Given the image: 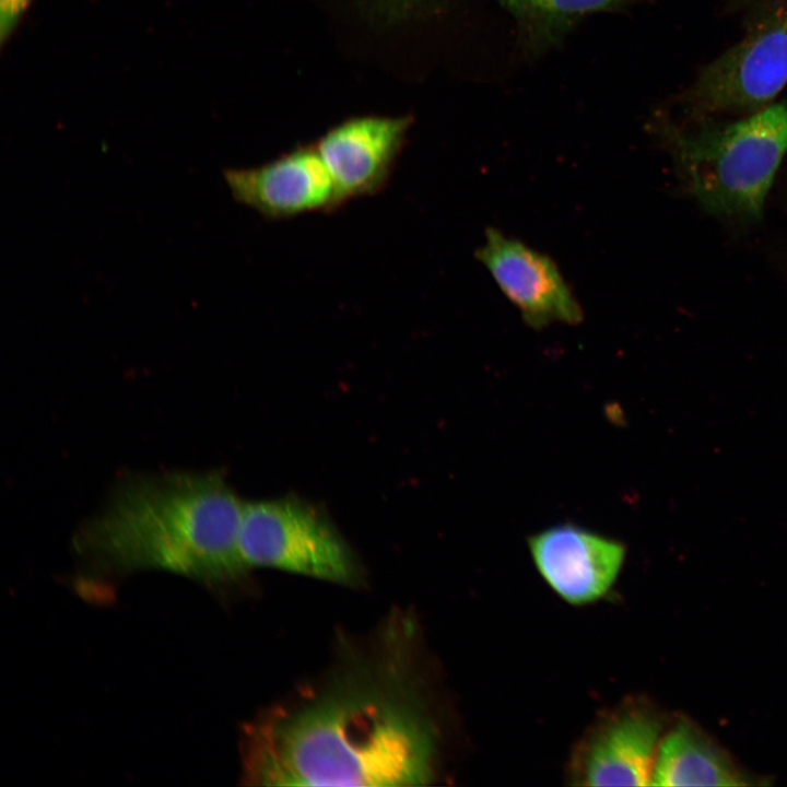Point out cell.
Instances as JSON below:
<instances>
[{"label":"cell","instance_id":"obj_1","mask_svg":"<svg viewBox=\"0 0 787 787\" xmlns=\"http://www.w3.org/2000/svg\"><path fill=\"white\" fill-rule=\"evenodd\" d=\"M343 683L246 732L244 778L265 786H419L434 776L435 736L410 697Z\"/></svg>","mask_w":787,"mask_h":787},{"label":"cell","instance_id":"obj_2","mask_svg":"<svg viewBox=\"0 0 787 787\" xmlns=\"http://www.w3.org/2000/svg\"><path fill=\"white\" fill-rule=\"evenodd\" d=\"M243 509L218 470L132 472L79 527L73 545L104 575L162 569L223 584L249 569L239 547Z\"/></svg>","mask_w":787,"mask_h":787},{"label":"cell","instance_id":"obj_3","mask_svg":"<svg viewBox=\"0 0 787 787\" xmlns=\"http://www.w3.org/2000/svg\"><path fill=\"white\" fill-rule=\"evenodd\" d=\"M690 190L708 212L759 219L787 153V104L766 106L731 124L692 129L656 120Z\"/></svg>","mask_w":787,"mask_h":787},{"label":"cell","instance_id":"obj_4","mask_svg":"<svg viewBox=\"0 0 787 787\" xmlns=\"http://www.w3.org/2000/svg\"><path fill=\"white\" fill-rule=\"evenodd\" d=\"M787 84V0H750L744 35L702 69L681 97L690 117L757 111Z\"/></svg>","mask_w":787,"mask_h":787},{"label":"cell","instance_id":"obj_5","mask_svg":"<svg viewBox=\"0 0 787 787\" xmlns=\"http://www.w3.org/2000/svg\"><path fill=\"white\" fill-rule=\"evenodd\" d=\"M246 565L348 584L357 565L348 543L315 507L297 498L244 502L239 536Z\"/></svg>","mask_w":787,"mask_h":787},{"label":"cell","instance_id":"obj_6","mask_svg":"<svg viewBox=\"0 0 787 787\" xmlns=\"http://www.w3.org/2000/svg\"><path fill=\"white\" fill-rule=\"evenodd\" d=\"M475 258L530 328L583 321L582 305L550 256L490 226Z\"/></svg>","mask_w":787,"mask_h":787},{"label":"cell","instance_id":"obj_7","mask_svg":"<svg viewBox=\"0 0 787 787\" xmlns=\"http://www.w3.org/2000/svg\"><path fill=\"white\" fill-rule=\"evenodd\" d=\"M233 198L269 220L331 212L345 203L315 145L265 164L223 172Z\"/></svg>","mask_w":787,"mask_h":787},{"label":"cell","instance_id":"obj_8","mask_svg":"<svg viewBox=\"0 0 787 787\" xmlns=\"http://www.w3.org/2000/svg\"><path fill=\"white\" fill-rule=\"evenodd\" d=\"M661 723L647 708L623 705L602 716L578 743L571 778L584 786L651 783Z\"/></svg>","mask_w":787,"mask_h":787},{"label":"cell","instance_id":"obj_9","mask_svg":"<svg viewBox=\"0 0 787 787\" xmlns=\"http://www.w3.org/2000/svg\"><path fill=\"white\" fill-rule=\"evenodd\" d=\"M528 547L544 582L575 606L596 602L610 591L626 553L620 541L572 524L532 535Z\"/></svg>","mask_w":787,"mask_h":787},{"label":"cell","instance_id":"obj_10","mask_svg":"<svg viewBox=\"0 0 787 787\" xmlns=\"http://www.w3.org/2000/svg\"><path fill=\"white\" fill-rule=\"evenodd\" d=\"M410 120L360 117L329 130L315 144L344 202L374 196L388 184Z\"/></svg>","mask_w":787,"mask_h":787},{"label":"cell","instance_id":"obj_11","mask_svg":"<svg viewBox=\"0 0 787 787\" xmlns=\"http://www.w3.org/2000/svg\"><path fill=\"white\" fill-rule=\"evenodd\" d=\"M744 775L725 752L685 720L660 740L650 785L742 786Z\"/></svg>","mask_w":787,"mask_h":787},{"label":"cell","instance_id":"obj_12","mask_svg":"<svg viewBox=\"0 0 787 787\" xmlns=\"http://www.w3.org/2000/svg\"><path fill=\"white\" fill-rule=\"evenodd\" d=\"M631 0H496L515 20L527 52L538 56L559 46L586 16L613 12Z\"/></svg>","mask_w":787,"mask_h":787},{"label":"cell","instance_id":"obj_13","mask_svg":"<svg viewBox=\"0 0 787 787\" xmlns=\"http://www.w3.org/2000/svg\"><path fill=\"white\" fill-rule=\"evenodd\" d=\"M434 0H369L372 11L385 20H398L418 12Z\"/></svg>","mask_w":787,"mask_h":787},{"label":"cell","instance_id":"obj_14","mask_svg":"<svg viewBox=\"0 0 787 787\" xmlns=\"http://www.w3.org/2000/svg\"><path fill=\"white\" fill-rule=\"evenodd\" d=\"M34 0H0V40L3 46L13 35Z\"/></svg>","mask_w":787,"mask_h":787}]
</instances>
